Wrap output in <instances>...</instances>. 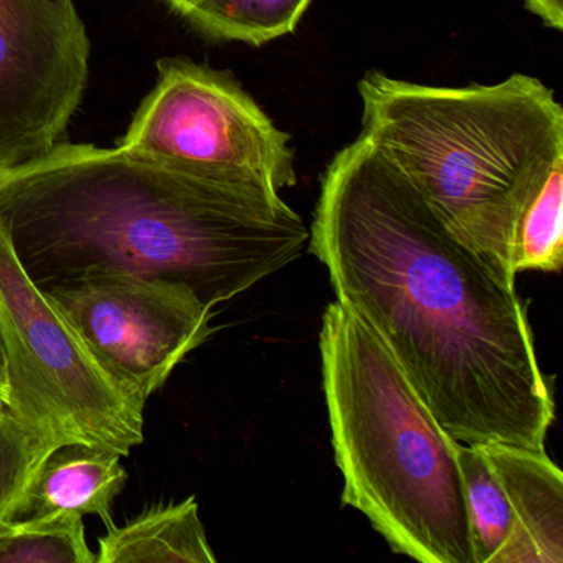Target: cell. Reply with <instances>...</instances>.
<instances>
[{"label":"cell","instance_id":"1","mask_svg":"<svg viewBox=\"0 0 563 563\" xmlns=\"http://www.w3.org/2000/svg\"><path fill=\"white\" fill-rule=\"evenodd\" d=\"M309 252L457 443L545 450L555 418L527 309L365 137L321 180Z\"/></svg>","mask_w":563,"mask_h":563},{"label":"cell","instance_id":"2","mask_svg":"<svg viewBox=\"0 0 563 563\" xmlns=\"http://www.w3.org/2000/svg\"><path fill=\"white\" fill-rule=\"evenodd\" d=\"M0 220L42 292L137 276L187 286L212 309L298 260L309 242L278 192L93 144L58 143L2 170Z\"/></svg>","mask_w":563,"mask_h":563},{"label":"cell","instance_id":"3","mask_svg":"<svg viewBox=\"0 0 563 563\" xmlns=\"http://www.w3.org/2000/svg\"><path fill=\"white\" fill-rule=\"evenodd\" d=\"M362 133L448 229L507 282L514 229L563 159V110L527 75L500 84L427 87L368 71Z\"/></svg>","mask_w":563,"mask_h":563},{"label":"cell","instance_id":"4","mask_svg":"<svg viewBox=\"0 0 563 563\" xmlns=\"http://www.w3.org/2000/svg\"><path fill=\"white\" fill-rule=\"evenodd\" d=\"M319 352L342 504L395 553L474 563L456 441L380 335L335 299L322 314Z\"/></svg>","mask_w":563,"mask_h":563},{"label":"cell","instance_id":"5","mask_svg":"<svg viewBox=\"0 0 563 563\" xmlns=\"http://www.w3.org/2000/svg\"><path fill=\"white\" fill-rule=\"evenodd\" d=\"M0 338L9 405L62 443L84 441L128 456L144 440V411L130 404L29 278L0 220Z\"/></svg>","mask_w":563,"mask_h":563},{"label":"cell","instance_id":"6","mask_svg":"<svg viewBox=\"0 0 563 563\" xmlns=\"http://www.w3.org/2000/svg\"><path fill=\"white\" fill-rule=\"evenodd\" d=\"M157 68L156 87L134 114L121 150L223 183L278 194L295 186L291 137L229 71L187 58H164Z\"/></svg>","mask_w":563,"mask_h":563},{"label":"cell","instance_id":"7","mask_svg":"<svg viewBox=\"0 0 563 563\" xmlns=\"http://www.w3.org/2000/svg\"><path fill=\"white\" fill-rule=\"evenodd\" d=\"M44 295L104 377L141 411L213 332V309L179 283L104 276Z\"/></svg>","mask_w":563,"mask_h":563},{"label":"cell","instance_id":"8","mask_svg":"<svg viewBox=\"0 0 563 563\" xmlns=\"http://www.w3.org/2000/svg\"><path fill=\"white\" fill-rule=\"evenodd\" d=\"M88 75L90 41L74 0H0V173L60 143Z\"/></svg>","mask_w":563,"mask_h":563},{"label":"cell","instance_id":"9","mask_svg":"<svg viewBox=\"0 0 563 563\" xmlns=\"http://www.w3.org/2000/svg\"><path fill=\"white\" fill-rule=\"evenodd\" d=\"M512 510V532L494 563L563 562V474L545 450L486 444Z\"/></svg>","mask_w":563,"mask_h":563},{"label":"cell","instance_id":"10","mask_svg":"<svg viewBox=\"0 0 563 563\" xmlns=\"http://www.w3.org/2000/svg\"><path fill=\"white\" fill-rule=\"evenodd\" d=\"M121 457L117 451L84 441L58 444L35 467L4 520L25 522L80 514L98 516L111 526V507L128 481Z\"/></svg>","mask_w":563,"mask_h":563},{"label":"cell","instance_id":"11","mask_svg":"<svg viewBox=\"0 0 563 563\" xmlns=\"http://www.w3.org/2000/svg\"><path fill=\"white\" fill-rule=\"evenodd\" d=\"M97 563H216L196 497L157 504L124 526H108Z\"/></svg>","mask_w":563,"mask_h":563},{"label":"cell","instance_id":"12","mask_svg":"<svg viewBox=\"0 0 563 563\" xmlns=\"http://www.w3.org/2000/svg\"><path fill=\"white\" fill-rule=\"evenodd\" d=\"M207 37L262 47L292 34L312 0H164Z\"/></svg>","mask_w":563,"mask_h":563},{"label":"cell","instance_id":"13","mask_svg":"<svg viewBox=\"0 0 563 563\" xmlns=\"http://www.w3.org/2000/svg\"><path fill=\"white\" fill-rule=\"evenodd\" d=\"M474 563H494L512 532V510L506 490L483 446L457 443Z\"/></svg>","mask_w":563,"mask_h":563},{"label":"cell","instance_id":"14","mask_svg":"<svg viewBox=\"0 0 563 563\" xmlns=\"http://www.w3.org/2000/svg\"><path fill=\"white\" fill-rule=\"evenodd\" d=\"M563 265V159L520 212L510 242V269L559 273Z\"/></svg>","mask_w":563,"mask_h":563},{"label":"cell","instance_id":"15","mask_svg":"<svg viewBox=\"0 0 563 563\" xmlns=\"http://www.w3.org/2000/svg\"><path fill=\"white\" fill-rule=\"evenodd\" d=\"M0 563H97L85 539L84 516L0 520Z\"/></svg>","mask_w":563,"mask_h":563},{"label":"cell","instance_id":"16","mask_svg":"<svg viewBox=\"0 0 563 563\" xmlns=\"http://www.w3.org/2000/svg\"><path fill=\"white\" fill-rule=\"evenodd\" d=\"M62 444L57 438L0 407V520L21 496L42 460Z\"/></svg>","mask_w":563,"mask_h":563},{"label":"cell","instance_id":"17","mask_svg":"<svg viewBox=\"0 0 563 563\" xmlns=\"http://www.w3.org/2000/svg\"><path fill=\"white\" fill-rule=\"evenodd\" d=\"M523 4L545 27L563 31V0H523Z\"/></svg>","mask_w":563,"mask_h":563},{"label":"cell","instance_id":"18","mask_svg":"<svg viewBox=\"0 0 563 563\" xmlns=\"http://www.w3.org/2000/svg\"><path fill=\"white\" fill-rule=\"evenodd\" d=\"M9 405V380H8V361H5L4 345L0 338V407Z\"/></svg>","mask_w":563,"mask_h":563}]
</instances>
